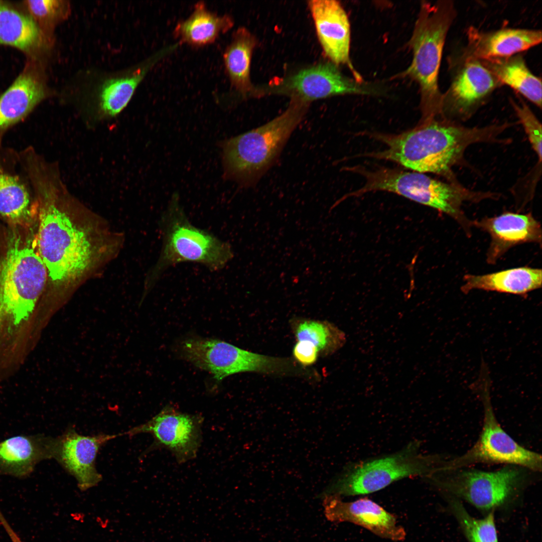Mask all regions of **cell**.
Listing matches in <instances>:
<instances>
[{"label":"cell","mask_w":542,"mask_h":542,"mask_svg":"<svg viewBox=\"0 0 542 542\" xmlns=\"http://www.w3.org/2000/svg\"><path fill=\"white\" fill-rule=\"evenodd\" d=\"M178 43L157 52L128 74L106 80L98 90L100 112L106 116H114L127 105L137 87L149 71L160 60L175 51Z\"/></svg>","instance_id":"cell-22"},{"label":"cell","mask_w":542,"mask_h":542,"mask_svg":"<svg viewBox=\"0 0 542 542\" xmlns=\"http://www.w3.org/2000/svg\"><path fill=\"white\" fill-rule=\"evenodd\" d=\"M1 524L9 536L12 542H23L17 532H16L11 527L7 519H3L1 522Z\"/></svg>","instance_id":"cell-34"},{"label":"cell","mask_w":542,"mask_h":542,"mask_svg":"<svg viewBox=\"0 0 542 542\" xmlns=\"http://www.w3.org/2000/svg\"><path fill=\"white\" fill-rule=\"evenodd\" d=\"M479 60L501 85L509 86L540 109L541 108V79L530 71L521 54Z\"/></svg>","instance_id":"cell-27"},{"label":"cell","mask_w":542,"mask_h":542,"mask_svg":"<svg viewBox=\"0 0 542 542\" xmlns=\"http://www.w3.org/2000/svg\"><path fill=\"white\" fill-rule=\"evenodd\" d=\"M256 44L255 37L245 28L235 30L223 54L224 70L231 87L242 97L251 93L250 78L252 54Z\"/></svg>","instance_id":"cell-26"},{"label":"cell","mask_w":542,"mask_h":542,"mask_svg":"<svg viewBox=\"0 0 542 542\" xmlns=\"http://www.w3.org/2000/svg\"><path fill=\"white\" fill-rule=\"evenodd\" d=\"M204 420L200 414L184 412L168 404L149 421L123 434L151 435L154 442L147 452L165 449L171 453L178 464H182L197 457L202 442Z\"/></svg>","instance_id":"cell-12"},{"label":"cell","mask_w":542,"mask_h":542,"mask_svg":"<svg viewBox=\"0 0 542 542\" xmlns=\"http://www.w3.org/2000/svg\"><path fill=\"white\" fill-rule=\"evenodd\" d=\"M308 6L326 56L336 65H346L355 80L363 81L350 58V23L341 5L335 0H313Z\"/></svg>","instance_id":"cell-17"},{"label":"cell","mask_w":542,"mask_h":542,"mask_svg":"<svg viewBox=\"0 0 542 542\" xmlns=\"http://www.w3.org/2000/svg\"><path fill=\"white\" fill-rule=\"evenodd\" d=\"M177 350L181 358L208 371L217 382L243 372L280 375L303 373V368L291 359L251 352L217 339L187 337L178 344Z\"/></svg>","instance_id":"cell-9"},{"label":"cell","mask_w":542,"mask_h":542,"mask_svg":"<svg viewBox=\"0 0 542 542\" xmlns=\"http://www.w3.org/2000/svg\"><path fill=\"white\" fill-rule=\"evenodd\" d=\"M55 438L18 435L0 442V475L27 478L41 461L53 459Z\"/></svg>","instance_id":"cell-20"},{"label":"cell","mask_w":542,"mask_h":542,"mask_svg":"<svg viewBox=\"0 0 542 542\" xmlns=\"http://www.w3.org/2000/svg\"><path fill=\"white\" fill-rule=\"evenodd\" d=\"M161 253L146 281L145 294L151 290L169 268L180 263L204 265L211 272L224 268L234 256L231 244L213 233L194 225L174 193L160 220Z\"/></svg>","instance_id":"cell-6"},{"label":"cell","mask_w":542,"mask_h":542,"mask_svg":"<svg viewBox=\"0 0 542 542\" xmlns=\"http://www.w3.org/2000/svg\"><path fill=\"white\" fill-rule=\"evenodd\" d=\"M420 444L414 440L393 454L348 464L334 477L320 497L370 494L402 478L427 477L439 461L437 457L421 453Z\"/></svg>","instance_id":"cell-8"},{"label":"cell","mask_w":542,"mask_h":542,"mask_svg":"<svg viewBox=\"0 0 542 542\" xmlns=\"http://www.w3.org/2000/svg\"><path fill=\"white\" fill-rule=\"evenodd\" d=\"M324 514L333 522H348L361 526L380 537L399 541L406 537L396 517L373 500L364 497L352 501L328 495L322 497Z\"/></svg>","instance_id":"cell-16"},{"label":"cell","mask_w":542,"mask_h":542,"mask_svg":"<svg viewBox=\"0 0 542 542\" xmlns=\"http://www.w3.org/2000/svg\"><path fill=\"white\" fill-rule=\"evenodd\" d=\"M47 280L33 238L11 230L0 259V363L23 360L36 343L38 305Z\"/></svg>","instance_id":"cell-1"},{"label":"cell","mask_w":542,"mask_h":542,"mask_svg":"<svg viewBox=\"0 0 542 542\" xmlns=\"http://www.w3.org/2000/svg\"><path fill=\"white\" fill-rule=\"evenodd\" d=\"M510 102L538 157L539 162H541L542 136L540 122L521 99L518 103L512 99Z\"/></svg>","instance_id":"cell-32"},{"label":"cell","mask_w":542,"mask_h":542,"mask_svg":"<svg viewBox=\"0 0 542 542\" xmlns=\"http://www.w3.org/2000/svg\"><path fill=\"white\" fill-rule=\"evenodd\" d=\"M319 351L312 343L308 341H298L293 348V356L302 366L313 364L317 360Z\"/></svg>","instance_id":"cell-33"},{"label":"cell","mask_w":542,"mask_h":542,"mask_svg":"<svg viewBox=\"0 0 542 542\" xmlns=\"http://www.w3.org/2000/svg\"><path fill=\"white\" fill-rule=\"evenodd\" d=\"M468 45L464 55L478 60L504 58L518 54L541 42V31L504 28L484 32L474 27L467 31Z\"/></svg>","instance_id":"cell-19"},{"label":"cell","mask_w":542,"mask_h":542,"mask_svg":"<svg viewBox=\"0 0 542 542\" xmlns=\"http://www.w3.org/2000/svg\"><path fill=\"white\" fill-rule=\"evenodd\" d=\"M309 103L292 98L287 109L267 123L218 143L225 181L242 188L255 185L275 164L304 119Z\"/></svg>","instance_id":"cell-4"},{"label":"cell","mask_w":542,"mask_h":542,"mask_svg":"<svg viewBox=\"0 0 542 542\" xmlns=\"http://www.w3.org/2000/svg\"><path fill=\"white\" fill-rule=\"evenodd\" d=\"M463 281L461 290L465 294L480 290L525 296L541 287L542 272L540 268L519 267L482 275L467 274Z\"/></svg>","instance_id":"cell-25"},{"label":"cell","mask_w":542,"mask_h":542,"mask_svg":"<svg viewBox=\"0 0 542 542\" xmlns=\"http://www.w3.org/2000/svg\"><path fill=\"white\" fill-rule=\"evenodd\" d=\"M293 329L298 341L312 343L325 355L334 353L346 341L345 333L328 321L300 320L294 324Z\"/></svg>","instance_id":"cell-29"},{"label":"cell","mask_w":542,"mask_h":542,"mask_svg":"<svg viewBox=\"0 0 542 542\" xmlns=\"http://www.w3.org/2000/svg\"><path fill=\"white\" fill-rule=\"evenodd\" d=\"M427 478L437 487L477 508L489 510L500 505L510 497L519 484L521 474L511 467L490 472L457 469L436 471Z\"/></svg>","instance_id":"cell-11"},{"label":"cell","mask_w":542,"mask_h":542,"mask_svg":"<svg viewBox=\"0 0 542 542\" xmlns=\"http://www.w3.org/2000/svg\"><path fill=\"white\" fill-rule=\"evenodd\" d=\"M24 5L28 14L44 32L67 16L68 4L64 1H25Z\"/></svg>","instance_id":"cell-31"},{"label":"cell","mask_w":542,"mask_h":542,"mask_svg":"<svg viewBox=\"0 0 542 542\" xmlns=\"http://www.w3.org/2000/svg\"><path fill=\"white\" fill-rule=\"evenodd\" d=\"M509 126L506 123L467 127L446 118H436L398 134L368 132L385 148L362 156L392 161L421 173L449 177L451 168L461 161L468 147L477 143L506 142L499 136Z\"/></svg>","instance_id":"cell-3"},{"label":"cell","mask_w":542,"mask_h":542,"mask_svg":"<svg viewBox=\"0 0 542 542\" xmlns=\"http://www.w3.org/2000/svg\"><path fill=\"white\" fill-rule=\"evenodd\" d=\"M234 24L231 16L213 12L205 2L199 1L195 4L187 18L177 23L173 35L180 45L201 48L213 43L221 34L229 31Z\"/></svg>","instance_id":"cell-23"},{"label":"cell","mask_w":542,"mask_h":542,"mask_svg":"<svg viewBox=\"0 0 542 542\" xmlns=\"http://www.w3.org/2000/svg\"><path fill=\"white\" fill-rule=\"evenodd\" d=\"M39 207L37 249L48 279L60 290L76 286L109 253L108 233L48 192Z\"/></svg>","instance_id":"cell-2"},{"label":"cell","mask_w":542,"mask_h":542,"mask_svg":"<svg viewBox=\"0 0 542 542\" xmlns=\"http://www.w3.org/2000/svg\"><path fill=\"white\" fill-rule=\"evenodd\" d=\"M454 3L423 1L409 41L413 59L409 67L397 77H409L419 85L422 118L427 122L441 117L443 93L439 87V73L448 32L456 17Z\"/></svg>","instance_id":"cell-5"},{"label":"cell","mask_w":542,"mask_h":542,"mask_svg":"<svg viewBox=\"0 0 542 542\" xmlns=\"http://www.w3.org/2000/svg\"><path fill=\"white\" fill-rule=\"evenodd\" d=\"M472 225L489 234L486 260L494 264L510 248L524 243L541 244V228L530 213L511 212L472 221Z\"/></svg>","instance_id":"cell-18"},{"label":"cell","mask_w":542,"mask_h":542,"mask_svg":"<svg viewBox=\"0 0 542 542\" xmlns=\"http://www.w3.org/2000/svg\"><path fill=\"white\" fill-rule=\"evenodd\" d=\"M46 94L36 69L28 65L0 96V132L26 116Z\"/></svg>","instance_id":"cell-21"},{"label":"cell","mask_w":542,"mask_h":542,"mask_svg":"<svg viewBox=\"0 0 542 542\" xmlns=\"http://www.w3.org/2000/svg\"><path fill=\"white\" fill-rule=\"evenodd\" d=\"M450 85L443 94L442 117L469 114L501 85L478 59L462 54Z\"/></svg>","instance_id":"cell-14"},{"label":"cell","mask_w":542,"mask_h":542,"mask_svg":"<svg viewBox=\"0 0 542 542\" xmlns=\"http://www.w3.org/2000/svg\"><path fill=\"white\" fill-rule=\"evenodd\" d=\"M46 37L28 14L0 1V45L16 48L32 57L46 48Z\"/></svg>","instance_id":"cell-24"},{"label":"cell","mask_w":542,"mask_h":542,"mask_svg":"<svg viewBox=\"0 0 542 542\" xmlns=\"http://www.w3.org/2000/svg\"><path fill=\"white\" fill-rule=\"evenodd\" d=\"M274 89L277 93L288 94L309 104L338 95L374 96L384 92L378 84L360 82L344 75L331 62L303 69L283 80Z\"/></svg>","instance_id":"cell-13"},{"label":"cell","mask_w":542,"mask_h":542,"mask_svg":"<svg viewBox=\"0 0 542 542\" xmlns=\"http://www.w3.org/2000/svg\"><path fill=\"white\" fill-rule=\"evenodd\" d=\"M29 192L16 176L0 170V216L15 225H22L32 213Z\"/></svg>","instance_id":"cell-28"},{"label":"cell","mask_w":542,"mask_h":542,"mask_svg":"<svg viewBox=\"0 0 542 542\" xmlns=\"http://www.w3.org/2000/svg\"><path fill=\"white\" fill-rule=\"evenodd\" d=\"M122 435L123 433L83 436L69 427L55 438L53 459L76 479L79 488L85 491L96 486L102 479L95 466L99 449L109 441Z\"/></svg>","instance_id":"cell-15"},{"label":"cell","mask_w":542,"mask_h":542,"mask_svg":"<svg viewBox=\"0 0 542 542\" xmlns=\"http://www.w3.org/2000/svg\"><path fill=\"white\" fill-rule=\"evenodd\" d=\"M489 382L485 378L480 385L484 420L479 439L462 456L449 461L440 462L436 471L461 469L479 463H504L524 467L533 471L541 470L540 455L517 443L497 421L491 404Z\"/></svg>","instance_id":"cell-10"},{"label":"cell","mask_w":542,"mask_h":542,"mask_svg":"<svg viewBox=\"0 0 542 542\" xmlns=\"http://www.w3.org/2000/svg\"><path fill=\"white\" fill-rule=\"evenodd\" d=\"M346 170L360 174L365 183L341 200L371 192L394 193L447 214L460 225L468 235L471 234L472 221L466 216L462 206L466 201L478 202L486 197L485 193L471 192L455 183L442 182L416 171L385 167L369 169L360 166Z\"/></svg>","instance_id":"cell-7"},{"label":"cell","mask_w":542,"mask_h":542,"mask_svg":"<svg viewBox=\"0 0 542 542\" xmlns=\"http://www.w3.org/2000/svg\"><path fill=\"white\" fill-rule=\"evenodd\" d=\"M453 507L470 542H498L493 511L484 518H476L457 501H454Z\"/></svg>","instance_id":"cell-30"}]
</instances>
